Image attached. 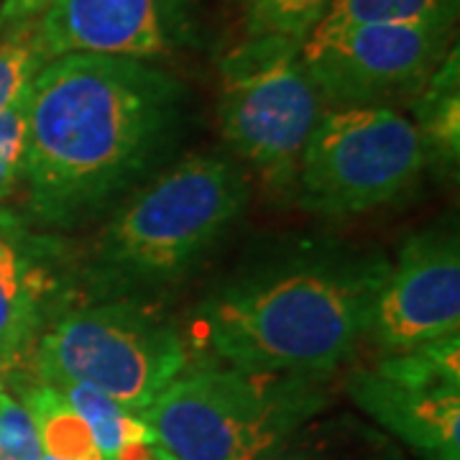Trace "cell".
Here are the masks:
<instances>
[{
	"label": "cell",
	"instance_id": "cell-1",
	"mask_svg": "<svg viewBox=\"0 0 460 460\" xmlns=\"http://www.w3.org/2000/svg\"><path fill=\"white\" fill-rule=\"evenodd\" d=\"M184 98V84L151 62L49 59L31 83L23 162L36 223L77 228L128 192L164 156Z\"/></svg>",
	"mask_w": 460,
	"mask_h": 460
},
{
	"label": "cell",
	"instance_id": "cell-2",
	"mask_svg": "<svg viewBox=\"0 0 460 460\" xmlns=\"http://www.w3.org/2000/svg\"><path fill=\"white\" fill-rule=\"evenodd\" d=\"M389 261L317 256L248 274L199 307V332L217 361L266 374L330 376L366 341Z\"/></svg>",
	"mask_w": 460,
	"mask_h": 460
},
{
	"label": "cell",
	"instance_id": "cell-3",
	"mask_svg": "<svg viewBox=\"0 0 460 460\" xmlns=\"http://www.w3.org/2000/svg\"><path fill=\"white\" fill-rule=\"evenodd\" d=\"M248 202L243 169L192 154L133 192L90 248L87 277L100 295L123 296L184 277L238 220Z\"/></svg>",
	"mask_w": 460,
	"mask_h": 460
},
{
	"label": "cell",
	"instance_id": "cell-4",
	"mask_svg": "<svg viewBox=\"0 0 460 460\" xmlns=\"http://www.w3.org/2000/svg\"><path fill=\"white\" fill-rule=\"evenodd\" d=\"M328 378L187 368L138 417L174 460H259L328 410Z\"/></svg>",
	"mask_w": 460,
	"mask_h": 460
},
{
	"label": "cell",
	"instance_id": "cell-5",
	"mask_svg": "<svg viewBox=\"0 0 460 460\" xmlns=\"http://www.w3.org/2000/svg\"><path fill=\"white\" fill-rule=\"evenodd\" d=\"M31 363L39 381H83L138 417L187 371V343L162 314L120 299L57 314Z\"/></svg>",
	"mask_w": 460,
	"mask_h": 460
},
{
	"label": "cell",
	"instance_id": "cell-6",
	"mask_svg": "<svg viewBox=\"0 0 460 460\" xmlns=\"http://www.w3.org/2000/svg\"><path fill=\"white\" fill-rule=\"evenodd\" d=\"M325 111L296 41L243 39L220 59V136L271 187L295 184L302 151Z\"/></svg>",
	"mask_w": 460,
	"mask_h": 460
},
{
	"label": "cell",
	"instance_id": "cell-7",
	"mask_svg": "<svg viewBox=\"0 0 460 460\" xmlns=\"http://www.w3.org/2000/svg\"><path fill=\"white\" fill-rule=\"evenodd\" d=\"M428 164L420 131L394 108H328L296 166V198L332 217L368 213L402 198Z\"/></svg>",
	"mask_w": 460,
	"mask_h": 460
},
{
	"label": "cell",
	"instance_id": "cell-8",
	"mask_svg": "<svg viewBox=\"0 0 460 460\" xmlns=\"http://www.w3.org/2000/svg\"><path fill=\"white\" fill-rule=\"evenodd\" d=\"M456 23L317 26L302 62L328 108L386 105L420 93L456 47Z\"/></svg>",
	"mask_w": 460,
	"mask_h": 460
},
{
	"label": "cell",
	"instance_id": "cell-9",
	"mask_svg": "<svg viewBox=\"0 0 460 460\" xmlns=\"http://www.w3.org/2000/svg\"><path fill=\"white\" fill-rule=\"evenodd\" d=\"M199 0H51L36 21L47 59L102 54L162 59L198 41Z\"/></svg>",
	"mask_w": 460,
	"mask_h": 460
},
{
	"label": "cell",
	"instance_id": "cell-10",
	"mask_svg": "<svg viewBox=\"0 0 460 460\" xmlns=\"http://www.w3.org/2000/svg\"><path fill=\"white\" fill-rule=\"evenodd\" d=\"M460 330V251L447 230H425L402 246L378 289L366 341L386 353Z\"/></svg>",
	"mask_w": 460,
	"mask_h": 460
},
{
	"label": "cell",
	"instance_id": "cell-11",
	"mask_svg": "<svg viewBox=\"0 0 460 460\" xmlns=\"http://www.w3.org/2000/svg\"><path fill=\"white\" fill-rule=\"evenodd\" d=\"M345 392L374 425L422 460H460V386H420L353 371Z\"/></svg>",
	"mask_w": 460,
	"mask_h": 460
},
{
	"label": "cell",
	"instance_id": "cell-12",
	"mask_svg": "<svg viewBox=\"0 0 460 460\" xmlns=\"http://www.w3.org/2000/svg\"><path fill=\"white\" fill-rule=\"evenodd\" d=\"M57 284L29 248L0 233V371L31 358Z\"/></svg>",
	"mask_w": 460,
	"mask_h": 460
},
{
	"label": "cell",
	"instance_id": "cell-13",
	"mask_svg": "<svg viewBox=\"0 0 460 460\" xmlns=\"http://www.w3.org/2000/svg\"><path fill=\"white\" fill-rule=\"evenodd\" d=\"M259 460H414L407 447L353 411H320Z\"/></svg>",
	"mask_w": 460,
	"mask_h": 460
},
{
	"label": "cell",
	"instance_id": "cell-14",
	"mask_svg": "<svg viewBox=\"0 0 460 460\" xmlns=\"http://www.w3.org/2000/svg\"><path fill=\"white\" fill-rule=\"evenodd\" d=\"M411 123L428 148L429 164H458L460 151V62L458 47L447 51L420 93L410 100Z\"/></svg>",
	"mask_w": 460,
	"mask_h": 460
},
{
	"label": "cell",
	"instance_id": "cell-15",
	"mask_svg": "<svg viewBox=\"0 0 460 460\" xmlns=\"http://www.w3.org/2000/svg\"><path fill=\"white\" fill-rule=\"evenodd\" d=\"M21 404L31 417L41 456L57 460H102L90 428L54 386L44 381L29 384Z\"/></svg>",
	"mask_w": 460,
	"mask_h": 460
},
{
	"label": "cell",
	"instance_id": "cell-16",
	"mask_svg": "<svg viewBox=\"0 0 460 460\" xmlns=\"http://www.w3.org/2000/svg\"><path fill=\"white\" fill-rule=\"evenodd\" d=\"M44 384L54 386L72 404V410L83 417L95 438L102 460H113L120 447L128 443H156L141 417L123 410L118 402L95 386L72 378H49Z\"/></svg>",
	"mask_w": 460,
	"mask_h": 460
},
{
	"label": "cell",
	"instance_id": "cell-17",
	"mask_svg": "<svg viewBox=\"0 0 460 460\" xmlns=\"http://www.w3.org/2000/svg\"><path fill=\"white\" fill-rule=\"evenodd\" d=\"M332 0H238L243 39H287L305 44L328 16Z\"/></svg>",
	"mask_w": 460,
	"mask_h": 460
},
{
	"label": "cell",
	"instance_id": "cell-18",
	"mask_svg": "<svg viewBox=\"0 0 460 460\" xmlns=\"http://www.w3.org/2000/svg\"><path fill=\"white\" fill-rule=\"evenodd\" d=\"M460 0H332L320 26L456 23Z\"/></svg>",
	"mask_w": 460,
	"mask_h": 460
},
{
	"label": "cell",
	"instance_id": "cell-19",
	"mask_svg": "<svg viewBox=\"0 0 460 460\" xmlns=\"http://www.w3.org/2000/svg\"><path fill=\"white\" fill-rule=\"evenodd\" d=\"M49 59L36 39V23L0 29V111L33 83Z\"/></svg>",
	"mask_w": 460,
	"mask_h": 460
},
{
	"label": "cell",
	"instance_id": "cell-20",
	"mask_svg": "<svg viewBox=\"0 0 460 460\" xmlns=\"http://www.w3.org/2000/svg\"><path fill=\"white\" fill-rule=\"evenodd\" d=\"M29 105H31V84L8 108L0 111V199L11 198L16 192L18 181L23 180Z\"/></svg>",
	"mask_w": 460,
	"mask_h": 460
},
{
	"label": "cell",
	"instance_id": "cell-21",
	"mask_svg": "<svg viewBox=\"0 0 460 460\" xmlns=\"http://www.w3.org/2000/svg\"><path fill=\"white\" fill-rule=\"evenodd\" d=\"M0 460H41V447L26 407L0 384Z\"/></svg>",
	"mask_w": 460,
	"mask_h": 460
},
{
	"label": "cell",
	"instance_id": "cell-22",
	"mask_svg": "<svg viewBox=\"0 0 460 460\" xmlns=\"http://www.w3.org/2000/svg\"><path fill=\"white\" fill-rule=\"evenodd\" d=\"M51 0H0V29H18L36 23Z\"/></svg>",
	"mask_w": 460,
	"mask_h": 460
},
{
	"label": "cell",
	"instance_id": "cell-23",
	"mask_svg": "<svg viewBox=\"0 0 460 460\" xmlns=\"http://www.w3.org/2000/svg\"><path fill=\"white\" fill-rule=\"evenodd\" d=\"M113 460H169V453L156 443H128Z\"/></svg>",
	"mask_w": 460,
	"mask_h": 460
},
{
	"label": "cell",
	"instance_id": "cell-24",
	"mask_svg": "<svg viewBox=\"0 0 460 460\" xmlns=\"http://www.w3.org/2000/svg\"><path fill=\"white\" fill-rule=\"evenodd\" d=\"M41 460H57V458H49V456H41Z\"/></svg>",
	"mask_w": 460,
	"mask_h": 460
},
{
	"label": "cell",
	"instance_id": "cell-25",
	"mask_svg": "<svg viewBox=\"0 0 460 460\" xmlns=\"http://www.w3.org/2000/svg\"><path fill=\"white\" fill-rule=\"evenodd\" d=\"M0 384H3V371H0Z\"/></svg>",
	"mask_w": 460,
	"mask_h": 460
},
{
	"label": "cell",
	"instance_id": "cell-26",
	"mask_svg": "<svg viewBox=\"0 0 460 460\" xmlns=\"http://www.w3.org/2000/svg\"><path fill=\"white\" fill-rule=\"evenodd\" d=\"M169 460H174V458H172V456H169Z\"/></svg>",
	"mask_w": 460,
	"mask_h": 460
}]
</instances>
